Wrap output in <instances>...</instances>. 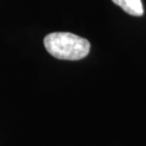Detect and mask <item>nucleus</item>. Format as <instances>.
Here are the masks:
<instances>
[{
	"mask_svg": "<svg viewBox=\"0 0 146 146\" xmlns=\"http://www.w3.org/2000/svg\"><path fill=\"white\" fill-rule=\"evenodd\" d=\"M44 45L49 54L61 60H81L90 50L88 41L70 33H49L44 38Z\"/></svg>",
	"mask_w": 146,
	"mask_h": 146,
	"instance_id": "obj_1",
	"label": "nucleus"
},
{
	"mask_svg": "<svg viewBox=\"0 0 146 146\" xmlns=\"http://www.w3.org/2000/svg\"><path fill=\"white\" fill-rule=\"evenodd\" d=\"M112 1L130 15L141 16L144 13L141 0H112Z\"/></svg>",
	"mask_w": 146,
	"mask_h": 146,
	"instance_id": "obj_2",
	"label": "nucleus"
}]
</instances>
